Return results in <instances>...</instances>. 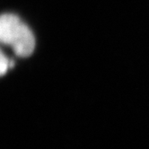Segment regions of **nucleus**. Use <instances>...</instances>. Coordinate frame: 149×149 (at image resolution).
Instances as JSON below:
<instances>
[{"instance_id":"nucleus-1","label":"nucleus","mask_w":149,"mask_h":149,"mask_svg":"<svg viewBox=\"0 0 149 149\" xmlns=\"http://www.w3.org/2000/svg\"><path fill=\"white\" fill-rule=\"evenodd\" d=\"M0 43L10 46L19 57H28L35 48V38L31 29L17 15H0Z\"/></svg>"},{"instance_id":"nucleus-2","label":"nucleus","mask_w":149,"mask_h":149,"mask_svg":"<svg viewBox=\"0 0 149 149\" xmlns=\"http://www.w3.org/2000/svg\"><path fill=\"white\" fill-rule=\"evenodd\" d=\"M10 68V60L6 58V56L0 49V77L4 76Z\"/></svg>"}]
</instances>
